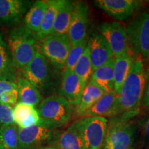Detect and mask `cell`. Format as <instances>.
<instances>
[{"mask_svg":"<svg viewBox=\"0 0 149 149\" xmlns=\"http://www.w3.org/2000/svg\"><path fill=\"white\" fill-rule=\"evenodd\" d=\"M147 78L142 59L135 56L127 77L117 96L111 117L128 115L133 118L139 114Z\"/></svg>","mask_w":149,"mask_h":149,"instance_id":"6da1fadb","label":"cell"},{"mask_svg":"<svg viewBox=\"0 0 149 149\" xmlns=\"http://www.w3.org/2000/svg\"><path fill=\"white\" fill-rule=\"evenodd\" d=\"M45 57L37 51L35 57L27 66L18 72L30 81L42 96H51L58 92L60 86L61 74Z\"/></svg>","mask_w":149,"mask_h":149,"instance_id":"7a4b0ae2","label":"cell"},{"mask_svg":"<svg viewBox=\"0 0 149 149\" xmlns=\"http://www.w3.org/2000/svg\"><path fill=\"white\" fill-rule=\"evenodd\" d=\"M6 43L18 72L31 62L38 51L39 40L36 35L24 24L12 28Z\"/></svg>","mask_w":149,"mask_h":149,"instance_id":"3957f363","label":"cell"},{"mask_svg":"<svg viewBox=\"0 0 149 149\" xmlns=\"http://www.w3.org/2000/svg\"><path fill=\"white\" fill-rule=\"evenodd\" d=\"M128 115H118L108 120L103 149H133L137 126Z\"/></svg>","mask_w":149,"mask_h":149,"instance_id":"277c9868","label":"cell"},{"mask_svg":"<svg viewBox=\"0 0 149 149\" xmlns=\"http://www.w3.org/2000/svg\"><path fill=\"white\" fill-rule=\"evenodd\" d=\"M37 111L40 123L57 129L69 122L73 109L66 99L55 94L43 99Z\"/></svg>","mask_w":149,"mask_h":149,"instance_id":"5b68a950","label":"cell"},{"mask_svg":"<svg viewBox=\"0 0 149 149\" xmlns=\"http://www.w3.org/2000/svg\"><path fill=\"white\" fill-rule=\"evenodd\" d=\"M126 31L130 52L144 59L149 52V9L136 15Z\"/></svg>","mask_w":149,"mask_h":149,"instance_id":"8992f818","label":"cell"},{"mask_svg":"<svg viewBox=\"0 0 149 149\" xmlns=\"http://www.w3.org/2000/svg\"><path fill=\"white\" fill-rule=\"evenodd\" d=\"M71 47L68 35H49L39 42L38 51L61 71L64 70Z\"/></svg>","mask_w":149,"mask_h":149,"instance_id":"52a82bcc","label":"cell"},{"mask_svg":"<svg viewBox=\"0 0 149 149\" xmlns=\"http://www.w3.org/2000/svg\"><path fill=\"white\" fill-rule=\"evenodd\" d=\"M58 132L42 123L27 128H19L17 149H40L51 146Z\"/></svg>","mask_w":149,"mask_h":149,"instance_id":"ba28073f","label":"cell"},{"mask_svg":"<svg viewBox=\"0 0 149 149\" xmlns=\"http://www.w3.org/2000/svg\"><path fill=\"white\" fill-rule=\"evenodd\" d=\"M85 149H103L108 120L104 117H91L79 120Z\"/></svg>","mask_w":149,"mask_h":149,"instance_id":"9c48e42d","label":"cell"},{"mask_svg":"<svg viewBox=\"0 0 149 149\" xmlns=\"http://www.w3.org/2000/svg\"><path fill=\"white\" fill-rule=\"evenodd\" d=\"M99 33L107 42L114 57L130 51L126 27L119 22H104L99 27Z\"/></svg>","mask_w":149,"mask_h":149,"instance_id":"30bf717a","label":"cell"},{"mask_svg":"<svg viewBox=\"0 0 149 149\" xmlns=\"http://www.w3.org/2000/svg\"><path fill=\"white\" fill-rule=\"evenodd\" d=\"M144 1L138 0H97L95 4L111 17L125 21L141 9Z\"/></svg>","mask_w":149,"mask_h":149,"instance_id":"8fae6325","label":"cell"},{"mask_svg":"<svg viewBox=\"0 0 149 149\" xmlns=\"http://www.w3.org/2000/svg\"><path fill=\"white\" fill-rule=\"evenodd\" d=\"M89 8L84 1H76L71 22L68 29V37L72 46L75 45L86 39L89 25Z\"/></svg>","mask_w":149,"mask_h":149,"instance_id":"7c38bea8","label":"cell"},{"mask_svg":"<svg viewBox=\"0 0 149 149\" xmlns=\"http://www.w3.org/2000/svg\"><path fill=\"white\" fill-rule=\"evenodd\" d=\"M31 5L26 0H0V26L18 25Z\"/></svg>","mask_w":149,"mask_h":149,"instance_id":"4fadbf2b","label":"cell"},{"mask_svg":"<svg viewBox=\"0 0 149 149\" xmlns=\"http://www.w3.org/2000/svg\"><path fill=\"white\" fill-rule=\"evenodd\" d=\"M56 149H85L79 120L62 132H58L51 145Z\"/></svg>","mask_w":149,"mask_h":149,"instance_id":"5bb4252c","label":"cell"},{"mask_svg":"<svg viewBox=\"0 0 149 149\" xmlns=\"http://www.w3.org/2000/svg\"><path fill=\"white\" fill-rule=\"evenodd\" d=\"M88 46L93 72L115 57L107 42L99 33L91 37Z\"/></svg>","mask_w":149,"mask_h":149,"instance_id":"9a60e30c","label":"cell"},{"mask_svg":"<svg viewBox=\"0 0 149 149\" xmlns=\"http://www.w3.org/2000/svg\"><path fill=\"white\" fill-rule=\"evenodd\" d=\"M84 87L73 71H63L57 94L66 99L72 107H75L79 103Z\"/></svg>","mask_w":149,"mask_h":149,"instance_id":"2e32d148","label":"cell"},{"mask_svg":"<svg viewBox=\"0 0 149 149\" xmlns=\"http://www.w3.org/2000/svg\"><path fill=\"white\" fill-rule=\"evenodd\" d=\"M18 70L15 66L13 59L6 41L0 33V80L16 82Z\"/></svg>","mask_w":149,"mask_h":149,"instance_id":"e0dca14e","label":"cell"},{"mask_svg":"<svg viewBox=\"0 0 149 149\" xmlns=\"http://www.w3.org/2000/svg\"><path fill=\"white\" fill-rule=\"evenodd\" d=\"M14 123L19 128H27L38 125L40 117L37 109L33 106L23 103H17L13 109Z\"/></svg>","mask_w":149,"mask_h":149,"instance_id":"ac0fdd59","label":"cell"},{"mask_svg":"<svg viewBox=\"0 0 149 149\" xmlns=\"http://www.w3.org/2000/svg\"><path fill=\"white\" fill-rule=\"evenodd\" d=\"M135 56L130 51L126 52L114 57V90L117 96L120 94L123 83L129 72Z\"/></svg>","mask_w":149,"mask_h":149,"instance_id":"d6986e66","label":"cell"},{"mask_svg":"<svg viewBox=\"0 0 149 149\" xmlns=\"http://www.w3.org/2000/svg\"><path fill=\"white\" fill-rule=\"evenodd\" d=\"M74 6V1L62 0L50 35H68Z\"/></svg>","mask_w":149,"mask_h":149,"instance_id":"ffe728a7","label":"cell"},{"mask_svg":"<svg viewBox=\"0 0 149 149\" xmlns=\"http://www.w3.org/2000/svg\"><path fill=\"white\" fill-rule=\"evenodd\" d=\"M114 58L93 72L90 81L101 88L106 93L114 90Z\"/></svg>","mask_w":149,"mask_h":149,"instance_id":"44dd1931","label":"cell"},{"mask_svg":"<svg viewBox=\"0 0 149 149\" xmlns=\"http://www.w3.org/2000/svg\"><path fill=\"white\" fill-rule=\"evenodd\" d=\"M105 93L101 88L89 81L84 88L79 103L74 109V114L76 116L81 118L85 112L97 102Z\"/></svg>","mask_w":149,"mask_h":149,"instance_id":"7402d4cb","label":"cell"},{"mask_svg":"<svg viewBox=\"0 0 149 149\" xmlns=\"http://www.w3.org/2000/svg\"><path fill=\"white\" fill-rule=\"evenodd\" d=\"M15 83L18 91V103L38 107L43 100V96L34 86L20 75H18Z\"/></svg>","mask_w":149,"mask_h":149,"instance_id":"603a6c76","label":"cell"},{"mask_svg":"<svg viewBox=\"0 0 149 149\" xmlns=\"http://www.w3.org/2000/svg\"><path fill=\"white\" fill-rule=\"evenodd\" d=\"M48 8V0H38L31 6L24 18V25L31 32L37 33L40 29Z\"/></svg>","mask_w":149,"mask_h":149,"instance_id":"cb8c5ba5","label":"cell"},{"mask_svg":"<svg viewBox=\"0 0 149 149\" xmlns=\"http://www.w3.org/2000/svg\"><path fill=\"white\" fill-rule=\"evenodd\" d=\"M117 98V95L113 92L105 93L97 102L85 112L81 118L91 117H111L112 111Z\"/></svg>","mask_w":149,"mask_h":149,"instance_id":"d4e9b609","label":"cell"},{"mask_svg":"<svg viewBox=\"0 0 149 149\" xmlns=\"http://www.w3.org/2000/svg\"><path fill=\"white\" fill-rule=\"evenodd\" d=\"M62 3V0H48V8L40 29L35 33L39 42L51 34L57 12Z\"/></svg>","mask_w":149,"mask_h":149,"instance_id":"484cf974","label":"cell"},{"mask_svg":"<svg viewBox=\"0 0 149 149\" xmlns=\"http://www.w3.org/2000/svg\"><path fill=\"white\" fill-rule=\"evenodd\" d=\"M73 72L80 79L84 86H86L93 72L88 46L85 50L82 56L78 60L74 66Z\"/></svg>","mask_w":149,"mask_h":149,"instance_id":"4316f807","label":"cell"},{"mask_svg":"<svg viewBox=\"0 0 149 149\" xmlns=\"http://www.w3.org/2000/svg\"><path fill=\"white\" fill-rule=\"evenodd\" d=\"M19 130L15 123L0 126V144L6 149H17Z\"/></svg>","mask_w":149,"mask_h":149,"instance_id":"83f0119b","label":"cell"},{"mask_svg":"<svg viewBox=\"0 0 149 149\" xmlns=\"http://www.w3.org/2000/svg\"><path fill=\"white\" fill-rule=\"evenodd\" d=\"M88 40L86 39L79 44L72 46L63 71H73L74 66L78 60L82 56L85 50L88 47Z\"/></svg>","mask_w":149,"mask_h":149,"instance_id":"f1b7e54d","label":"cell"},{"mask_svg":"<svg viewBox=\"0 0 149 149\" xmlns=\"http://www.w3.org/2000/svg\"><path fill=\"white\" fill-rule=\"evenodd\" d=\"M13 108L0 102V126L14 123L13 115Z\"/></svg>","mask_w":149,"mask_h":149,"instance_id":"f546056e","label":"cell"},{"mask_svg":"<svg viewBox=\"0 0 149 149\" xmlns=\"http://www.w3.org/2000/svg\"><path fill=\"white\" fill-rule=\"evenodd\" d=\"M0 102L13 108L18 103L17 88L15 90L6 91L0 97Z\"/></svg>","mask_w":149,"mask_h":149,"instance_id":"4dcf8cb0","label":"cell"},{"mask_svg":"<svg viewBox=\"0 0 149 149\" xmlns=\"http://www.w3.org/2000/svg\"><path fill=\"white\" fill-rule=\"evenodd\" d=\"M17 88L16 83L0 80V97H1V94L6 92V91L15 90V89Z\"/></svg>","mask_w":149,"mask_h":149,"instance_id":"1f68e13d","label":"cell"},{"mask_svg":"<svg viewBox=\"0 0 149 149\" xmlns=\"http://www.w3.org/2000/svg\"><path fill=\"white\" fill-rule=\"evenodd\" d=\"M141 130L144 140L149 147V115L141 123Z\"/></svg>","mask_w":149,"mask_h":149,"instance_id":"d6a6232c","label":"cell"},{"mask_svg":"<svg viewBox=\"0 0 149 149\" xmlns=\"http://www.w3.org/2000/svg\"><path fill=\"white\" fill-rule=\"evenodd\" d=\"M141 104H142L143 107L144 108L149 109V75L148 76V78H147L146 86H145L144 95H143Z\"/></svg>","mask_w":149,"mask_h":149,"instance_id":"836d02e7","label":"cell"},{"mask_svg":"<svg viewBox=\"0 0 149 149\" xmlns=\"http://www.w3.org/2000/svg\"><path fill=\"white\" fill-rule=\"evenodd\" d=\"M143 61V64H144V67L145 71L147 74V77L149 75V52L148 55L144 59H142Z\"/></svg>","mask_w":149,"mask_h":149,"instance_id":"e575fe53","label":"cell"},{"mask_svg":"<svg viewBox=\"0 0 149 149\" xmlns=\"http://www.w3.org/2000/svg\"><path fill=\"white\" fill-rule=\"evenodd\" d=\"M40 149H56V148H54V147H53V146H48L44 147V148H42Z\"/></svg>","mask_w":149,"mask_h":149,"instance_id":"d590c367","label":"cell"},{"mask_svg":"<svg viewBox=\"0 0 149 149\" xmlns=\"http://www.w3.org/2000/svg\"><path fill=\"white\" fill-rule=\"evenodd\" d=\"M0 149H6V148L4 146H3L2 145L0 144Z\"/></svg>","mask_w":149,"mask_h":149,"instance_id":"8d00e7d4","label":"cell"}]
</instances>
